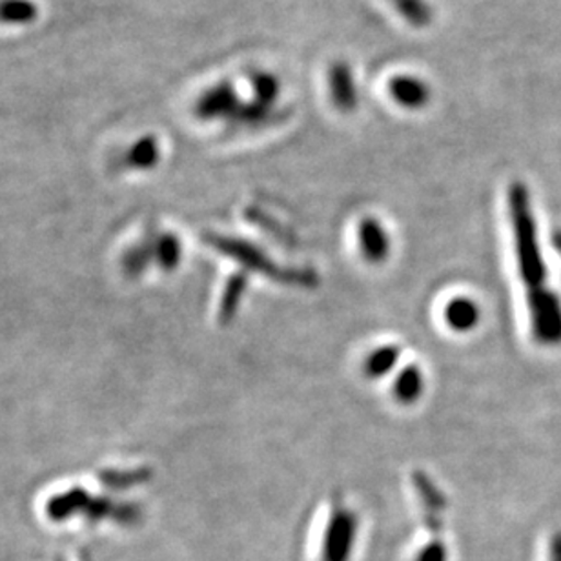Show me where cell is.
<instances>
[{
	"instance_id": "cell-1",
	"label": "cell",
	"mask_w": 561,
	"mask_h": 561,
	"mask_svg": "<svg viewBox=\"0 0 561 561\" xmlns=\"http://www.w3.org/2000/svg\"><path fill=\"white\" fill-rule=\"evenodd\" d=\"M508 211L518 250L519 274L524 277L525 285L530 286V297L547 294V290H543L546 268L538 250L535 216L530 206L529 190L525 188V184L514 183L508 190Z\"/></svg>"
},
{
	"instance_id": "cell-2",
	"label": "cell",
	"mask_w": 561,
	"mask_h": 561,
	"mask_svg": "<svg viewBox=\"0 0 561 561\" xmlns=\"http://www.w3.org/2000/svg\"><path fill=\"white\" fill-rule=\"evenodd\" d=\"M181 254L183 249L173 233H153L128 250L121 266L128 276H139L150 263L161 266V271H173L181 261Z\"/></svg>"
},
{
	"instance_id": "cell-3",
	"label": "cell",
	"mask_w": 561,
	"mask_h": 561,
	"mask_svg": "<svg viewBox=\"0 0 561 561\" xmlns=\"http://www.w3.org/2000/svg\"><path fill=\"white\" fill-rule=\"evenodd\" d=\"M88 514V518H117L119 522H128L136 518V508L117 507L114 503L106 500H98V497L88 496L87 492L71 491L60 494L59 497L51 500L48 505V514L54 519L70 518L71 514Z\"/></svg>"
},
{
	"instance_id": "cell-4",
	"label": "cell",
	"mask_w": 561,
	"mask_h": 561,
	"mask_svg": "<svg viewBox=\"0 0 561 561\" xmlns=\"http://www.w3.org/2000/svg\"><path fill=\"white\" fill-rule=\"evenodd\" d=\"M356 514L337 503L330 514L321 543V561H351L357 540Z\"/></svg>"
},
{
	"instance_id": "cell-5",
	"label": "cell",
	"mask_w": 561,
	"mask_h": 561,
	"mask_svg": "<svg viewBox=\"0 0 561 561\" xmlns=\"http://www.w3.org/2000/svg\"><path fill=\"white\" fill-rule=\"evenodd\" d=\"M239 93L232 82H217L216 87L208 88L203 92L194 104L195 117L199 121H230L238 112Z\"/></svg>"
},
{
	"instance_id": "cell-6",
	"label": "cell",
	"mask_w": 561,
	"mask_h": 561,
	"mask_svg": "<svg viewBox=\"0 0 561 561\" xmlns=\"http://www.w3.org/2000/svg\"><path fill=\"white\" fill-rule=\"evenodd\" d=\"M329 92L332 103L341 114H354L359 106V87L351 65L335 60L329 70Z\"/></svg>"
},
{
	"instance_id": "cell-7",
	"label": "cell",
	"mask_w": 561,
	"mask_h": 561,
	"mask_svg": "<svg viewBox=\"0 0 561 561\" xmlns=\"http://www.w3.org/2000/svg\"><path fill=\"white\" fill-rule=\"evenodd\" d=\"M390 98L400 104L401 108L416 110L425 108L432 101V88L428 82L416 76H396L389 82Z\"/></svg>"
},
{
	"instance_id": "cell-8",
	"label": "cell",
	"mask_w": 561,
	"mask_h": 561,
	"mask_svg": "<svg viewBox=\"0 0 561 561\" xmlns=\"http://www.w3.org/2000/svg\"><path fill=\"white\" fill-rule=\"evenodd\" d=\"M359 247H362L365 260L370 263H381L387 260L390 250L389 233L378 219H374V217L363 219L359 225Z\"/></svg>"
},
{
	"instance_id": "cell-9",
	"label": "cell",
	"mask_w": 561,
	"mask_h": 561,
	"mask_svg": "<svg viewBox=\"0 0 561 561\" xmlns=\"http://www.w3.org/2000/svg\"><path fill=\"white\" fill-rule=\"evenodd\" d=\"M161 161V146L156 136H145L136 140L134 145L121 157V167L126 170H137L145 172L157 167V162Z\"/></svg>"
},
{
	"instance_id": "cell-10",
	"label": "cell",
	"mask_w": 561,
	"mask_h": 561,
	"mask_svg": "<svg viewBox=\"0 0 561 561\" xmlns=\"http://www.w3.org/2000/svg\"><path fill=\"white\" fill-rule=\"evenodd\" d=\"M274 117H276V106H268L252 99L239 104L238 112L233 114L232 119L228 121V125H232L233 128L255 130L272 123Z\"/></svg>"
},
{
	"instance_id": "cell-11",
	"label": "cell",
	"mask_w": 561,
	"mask_h": 561,
	"mask_svg": "<svg viewBox=\"0 0 561 561\" xmlns=\"http://www.w3.org/2000/svg\"><path fill=\"white\" fill-rule=\"evenodd\" d=\"M445 321L456 332H469L480 321V307L469 297H456L445 308Z\"/></svg>"
},
{
	"instance_id": "cell-12",
	"label": "cell",
	"mask_w": 561,
	"mask_h": 561,
	"mask_svg": "<svg viewBox=\"0 0 561 561\" xmlns=\"http://www.w3.org/2000/svg\"><path fill=\"white\" fill-rule=\"evenodd\" d=\"M38 5L33 0H0V24L27 26L37 21Z\"/></svg>"
},
{
	"instance_id": "cell-13",
	"label": "cell",
	"mask_w": 561,
	"mask_h": 561,
	"mask_svg": "<svg viewBox=\"0 0 561 561\" xmlns=\"http://www.w3.org/2000/svg\"><path fill=\"white\" fill-rule=\"evenodd\" d=\"M389 2L412 27L423 30L431 26L434 21V10L426 0H389Z\"/></svg>"
},
{
	"instance_id": "cell-14",
	"label": "cell",
	"mask_w": 561,
	"mask_h": 561,
	"mask_svg": "<svg viewBox=\"0 0 561 561\" xmlns=\"http://www.w3.org/2000/svg\"><path fill=\"white\" fill-rule=\"evenodd\" d=\"M423 374L417 367H407L403 373L398 374L394 383V394L401 403H414L423 392Z\"/></svg>"
},
{
	"instance_id": "cell-15",
	"label": "cell",
	"mask_w": 561,
	"mask_h": 561,
	"mask_svg": "<svg viewBox=\"0 0 561 561\" xmlns=\"http://www.w3.org/2000/svg\"><path fill=\"white\" fill-rule=\"evenodd\" d=\"M252 90H254L255 101L276 106L280 95V82L271 71H254L250 77Z\"/></svg>"
},
{
	"instance_id": "cell-16",
	"label": "cell",
	"mask_w": 561,
	"mask_h": 561,
	"mask_svg": "<svg viewBox=\"0 0 561 561\" xmlns=\"http://www.w3.org/2000/svg\"><path fill=\"white\" fill-rule=\"evenodd\" d=\"M400 359V351L396 346H379L365 362V374L368 378H383L396 367Z\"/></svg>"
},
{
	"instance_id": "cell-17",
	"label": "cell",
	"mask_w": 561,
	"mask_h": 561,
	"mask_svg": "<svg viewBox=\"0 0 561 561\" xmlns=\"http://www.w3.org/2000/svg\"><path fill=\"white\" fill-rule=\"evenodd\" d=\"M244 280H247L244 277H233L230 280V285L227 286L221 302L222 319L232 318L233 313H236V308H238L241 296H243L244 286H247Z\"/></svg>"
},
{
	"instance_id": "cell-18",
	"label": "cell",
	"mask_w": 561,
	"mask_h": 561,
	"mask_svg": "<svg viewBox=\"0 0 561 561\" xmlns=\"http://www.w3.org/2000/svg\"><path fill=\"white\" fill-rule=\"evenodd\" d=\"M414 561H448L447 546L442 540L431 541L417 552Z\"/></svg>"
},
{
	"instance_id": "cell-19",
	"label": "cell",
	"mask_w": 561,
	"mask_h": 561,
	"mask_svg": "<svg viewBox=\"0 0 561 561\" xmlns=\"http://www.w3.org/2000/svg\"><path fill=\"white\" fill-rule=\"evenodd\" d=\"M551 561H561V535H557L552 538Z\"/></svg>"
}]
</instances>
